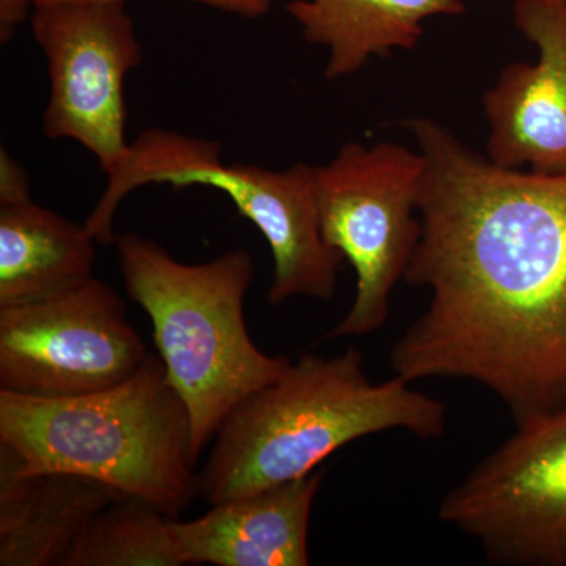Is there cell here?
Masks as SVG:
<instances>
[{
	"label": "cell",
	"instance_id": "cell-10",
	"mask_svg": "<svg viewBox=\"0 0 566 566\" xmlns=\"http://www.w3.org/2000/svg\"><path fill=\"white\" fill-rule=\"evenodd\" d=\"M513 22L538 57L509 63L483 93L488 159L566 175V0H515Z\"/></svg>",
	"mask_w": 566,
	"mask_h": 566
},
{
	"label": "cell",
	"instance_id": "cell-5",
	"mask_svg": "<svg viewBox=\"0 0 566 566\" xmlns=\"http://www.w3.org/2000/svg\"><path fill=\"white\" fill-rule=\"evenodd\" d=\"M147 185L207 186L226 192L270 245L274 273L266 301L271 305L292 297L331 301L335 296L345 259L322 234L315 166L297 163L273 170L226 164L219 142L145 129L107 174L106 189L84 222L96 243L114 245L118 208L129 193Z\"/></svg>",
	"mask_w": 566,
	"mask_h": 566
},
{
	"label": "cell",
	"instance_id": "cell-3",
	"mask_svg": "<svg viewBox=\"0 0 566 566\" xmlns=\"http://www.w3.org/2000/svg\"><path fill=\"white\" fill-rule=\"evenodd\" d=\"M0 447L22 474L98 480L172 520L199 497L191 416L151 354L132 378L99 392L46 398L0 389Z\"/></svg>",
	"mask_w": 566,
	"mask_h": 566
},
{
	"label": "cell",
	"instance_id": "cell-13",
	"mask_svg": "<svg viewBox=\"0 0 566 566\" xmlns=\"http://www.w3.org/2000/svg\"><path fill=\"white\" fill-rule=\"evenodd\" d=\"M286 13L308 44L326 48L324 77L344 80L374 57L416 50L423 22L460 17L463 0H290Z\"/></svg>",
	"mask_w": 566,
	"mask_h": 566
},
{
	"label": "cell",
	"instance_id": "cell-16",
	"mask_svg": "<svg viewBox=\"0 0 566 566\" xmlns=\"http://www.w3.org/2000/svg\"><path fill=\"white\" fill-rule=\"evenodd\" d=\"M31 181L28 172L6 148L0 150V205L31 200Z\"/></svg>",
	"mask_w": 566,
	"mask_h": 566
},
{
	"label": "cell",
	"instance_id": "cell-17",
	"mask_svg": "<svg viewBox=\"0 0 566 566\" xmlns=\"http://www.w3.org/2000/svg\"><path fill=\"white\" fill-rule=\"evenodd\" d=\"M21 2L32 9V7L41 6V3L71 2V0H21ZM188 2L202 3V6L223 11V13L256 20V18L266 17L270 13L274 0H188Z\"/></svg>",
	"mask_w": 566,
	"mask_h": 566
},
{
	"label": "cell",
	"instance_id": "cell-15",
	"mask_svg": "<svg viewBox=\"0 0 566 566\" xmlns=\"http://www.w3.org/2000/svg\"><path fill=\"white\" fill-rule=\"evenodd\" d=\"M172 517L145 499L122 495L99 510L63 566H181Z\"/></svg>",
	"mask_w": 566,
	"mask_h": 566
},
{
	"label": "cell",
	"instance_id": "cell-2",
	"mask_svg": "<svg viewBox=\"0 0 566 566\" xmlns=\"http://www.w3.org/2000/svg\"><path fill=\"white\" fill-rule=\"evenodd\" d=\"M446 422V405L412 382L397 375L371 381L359 349L303 354L223 420L197 472L199 497L216 505L292 482L371 434L401 430L441 438Z\"/></svg>",
	"mask_w": 566,
	"mask_h": 566
},
{
	"label": "cell",
	"instance_id": "cell-1",
	"mask_svg": "<svg viewBox=\"0 0 566 566\" xmlns=\"http://www.w3.org/2000/svg\"><path fill=\"white\" fill-rule=\"evenodd\" d=\"M401 126L424 161L405 282L430 301L395 342L394 374L476 382L516 424L556 409L566 401V175L497 166L433 118Z\"/></svg>",
	"mask_w": 566,
	"mask_h": 566
},
{
	"label": "cell",
	"instance_id": "cell-9",
	"mask_svg": "<svg viewBox=\"0 0 566 566\" xmlns=\"http://www.w3.org/2000/svg\"><path fill=\"white\" fill-rule=\"evenodd\" d=\"M32 35L50 70L43 134L70 139L109 174L128 151L125 80L142 62L125 0H71L32 7Z\"/></svg>",
	"mask_w": 566,
	"mask_h": 566
},
{
	"label": "cell",
	"instance_id": "cell-6",
	"mask_svg": "<svg viewBox=\"0 0 566 566\" xmlns=\"http://www.w3.org/2000/svg\"><path fill=\"white\" fill-rule=\"evenodd\" d=\"M423 156L390 140L346 142L333 161L315 166L324 241L356 274L348 314L327 338L365 337L389 319L390 297L422 233Z\"/></svg>",
	"mask_w": 566,
	"mask_h": 566
},
{
	"label": "cell",
	"instance_id": "cell-14",
	"mask_svg": "<svg viewBox=\"0 0 566 566\" xmlns=\"http://www.w3.org/2000/svg\"><path fill=\"white\" fill-rule=\"evenodd\" d=\"M98 245L84 223L32 199L0 205V307L92 277Z\"/></svg>",
	"mask_w": 566,
	"mask_h": 566
},
{
	"label": "cell",
	"instance_id": "cell-4",
	"mask_svg": "<svg viewBox=\"0 0 566 566\" xmlns=\"http://www.w3.org/2000/svg\"><path fill=\"white\" fill-rule=\"evenodd\" d=\"M114 245L126 292L150 316L170 385L191 416L199 460L230 412L292 364L263 353L245 326L252 255L233 249L207 263H181L158 241L133 232L117 234Z\"/></svg>",
	"mask_w": 566,
	"mask_h": 566
},
{
	"label": "cell",
	"instance_id": "cell-8",
	"mask_svg": "<svg viewBox=\"0 0 566 566\" xmlns=\"http://www.w3.org/2000/svg\"><path fill=\"white\" fill-rule=\"evenodd\" d=\"M148 356L125 301L95 275L0 307V389L10 392H99L132 378Z\"/></svg>",
	"mask_w": 566,
	"mask_h": 566
},
{
	"label": "cell",
	"instance_id": "cell-12",
	"mask_svg": "<svg viewBox=\"0 0 566 566\" xmlns=\"http://www.w3.org/2000/svg\"><path fill=\"white\" fill-rule=\"evenodd\" d=\"M122 495L87 476L22 474L0 447V566H63L93 516Z\"/></svg>",
	"mask_w": 566,
	"mask_h": 566
},
{
	"label": "cell",
	"instance_id": "cell-11",
	"mask_svg": "<svg viewBox=\"0 0 566 566\" xmlns=\"http://www.w3.org/2000/svg\"><path fill=\"white\" fill-rule=\"evenodd\" d=\"M324 472L211 505L192 521H170L185 565L307 566L312 506Z\"/></svg>",
	"mask_w": 566,
	"mask_h": 566
},
{
	"label": "cell",
	"instance_id": "cell-7",
	"mask_svg": "<svg viewBox=\"0 0 566 566\" xmlns=\"http://www.w3.org/2000/svg\"><path fill=\"white\" fill-rule=\"evenodd\" d=\"M438 517L493 564L566 566V401L517 423L444 495Z\"/></svg>",
	"mask_w": 566,
	"mask_h": 566
}]
</instances>
